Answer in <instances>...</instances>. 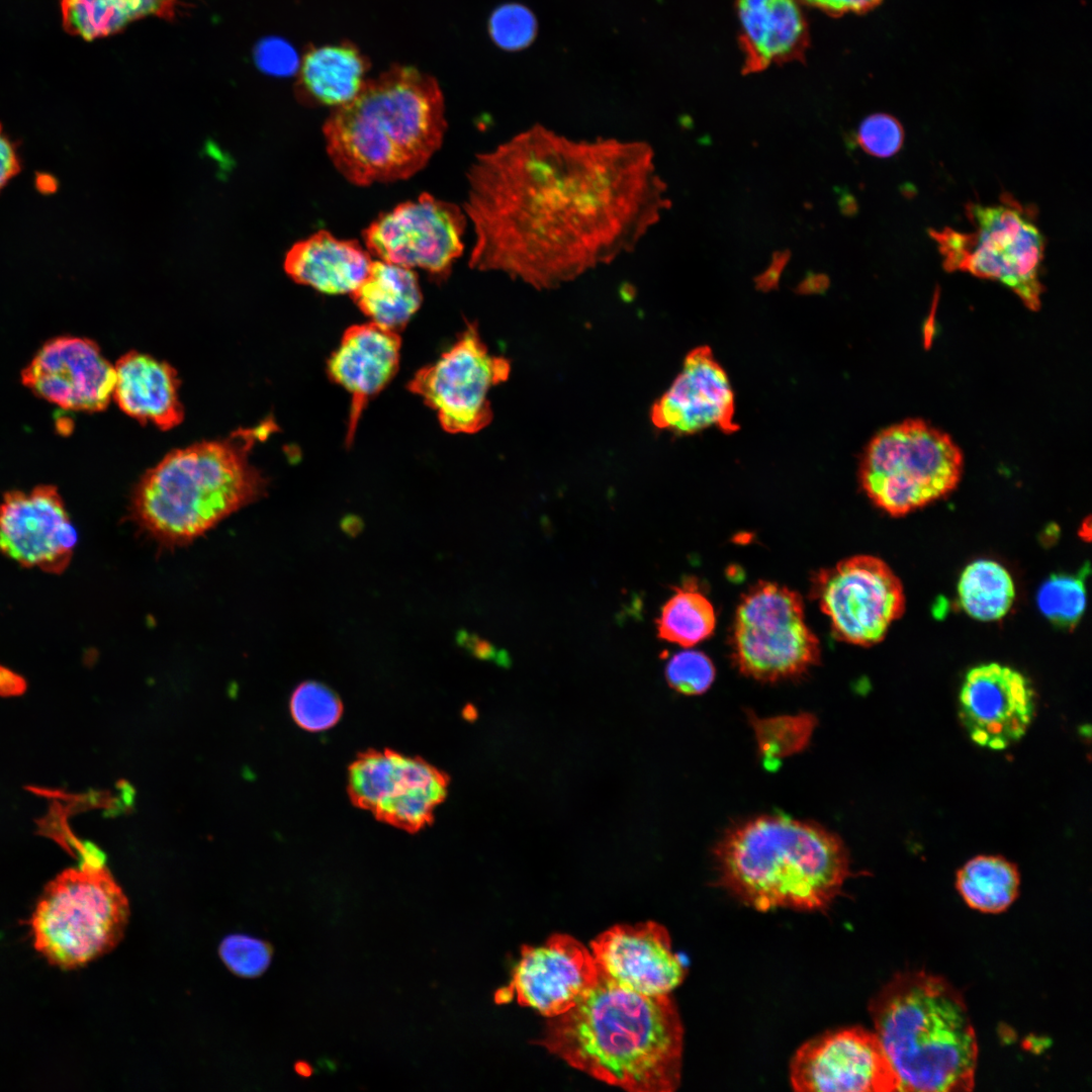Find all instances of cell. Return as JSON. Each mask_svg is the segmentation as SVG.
Segmentation results:
<instances>
[{
    "instance_id": "obj_19",
    "label": "cell",
    "mask_w": 1092,
    "mask_h": 1092,
    "mask_svg": "<svg viewBox=\"0 0 1092 1092\" xmlns=\"http://www.w3.org/2000/svg\"><path fill=\"white\" fill-rule=\"evenodd\" d=\"M31 391L65 410L99 412L112 395L114 366L87 339L59 337L47 342L22 372Z\"/></svg>"
},
{
    "instance_id": "obj_8",
    "label": "cell",
    "mask_w": 1092,
    "mask_h": 1092,
    "mask_svg": "<svg viewBox=\"0 0 1092 1092\" xmlns=\"http://www.w3.org/2000/svg\"><path fill=\"white\" fill-rule=\"evenodd\" d=\"M128 917V901L107 869L80 863L47 885L29 924L35 949L70 970L114 948Z\"/></svg>"
},
{
    "instance_id": "obj_14",
    "label": "cell",
    "mask_w": 1092,
    "mask_h": 1092,
    "mask_svg": "<svg viewBox=\"0 0 1092 1092\" xmlns=\"http://www.w3.org/2000/svg\"><path fill=\"white\" fill-rule=\"evenodd\" d=\"M348 782L359 807L408 831L431 821L448 786L446 777L425 760L390 750L359 756L350 766Z\"/></svg>"
},
{
    "instance_id": "obj_42",
    "label": "cell",
    "mask_w": 1092,
    "mask_h": 1092,
    "mask_svg": "<svg viewBox=\"0 0 1092 1092\" xmlns=\"http://www.w3.org/2000/svg\"><path fill=\"white\" fill-rule=\"evenodd\" d=\"M790 258V250L775 251L768 267L754 278L756 289L763 292L777 289L781 275Z\"/></svg>"
},
{
    "instance_id": "obj_36",
    "label": "cell",
    "mask_w": 1092,
    "mask_h": 1092,
    "mask_svg": "<svg viewBox=\"0 0 1092 1092\" xmlns=\"http://www.w3.org/2000/svg\"><path fill=\"white\" fill-rule=\"evenodd\" d=\"M272 947L269 943L244 934L225 937L219 945V956L226 968L243 978H257L270 965Z\"/></svg>"
},
{
    "instance_id": "obj_18",
    "label": "cell",
    "mask_w": 1092,
    "mask_h": 1092,
    "mask_svg": "<svg viewBox=\"0 0 1092 1092\" xmlns=\"http://www.w3.org/2000/svg\"><path fill=\"white\" fill-rule=\"evenodd\" d=\"M1034 691L1018 670L996 662L971 668L959 695L960 718L971 739L1001 750L1027 731L1035 711Z\"/></svg>"
},
{
    "instance_id": "obj_22",
    "label": "cell",
    "mask_w": 1092,
    "mask_h": 1092,
    "mask_svg": "<svg viewBox=\"0 0 1092 1092\" xmlns=\"http://www.w3.org/2000/svg\"><path fill=\"white\" fill-rule=\"evenodd\" d=\"M400 353L398 333L374 323L350 327L328 363L333 381L352 396L346 444L351 445L363 410L395 375Z\"/></svg>"
},
{
    "instance_id": "obj_2",
    "label": "cell",
    "mask_w": 1092,
    "mask_h": 1092,
    "mask_svg": "<svg viewBox=\"0 0 1092 1092\" xmlns=\"http://www.w3.org/2000/svg\"><path fill=\"white\" fill-rule=\"evenodd\" d=\"M600 974L582 1000L549 1018L536 1043L609 1085L632 1092L675 1090L684 1028L674 1002L668 994H643Z\"/></svg>"
},
{
    "instance_id": "obj_23",
    "label": "cell",
    "mask_w": 1092,
    "mask_h": 1092,
    "mask_svg": "<svg viewBox=\"0 0 1092 1092\" xmlns=\"http://www.w3.org/2000/svg\"><path fill=\"white\" fill-rule=\"evenodd\" d=\"M743 74L803 61L810 36L797 0H736Z\"/></svg>"
},
{
    "instance_id": "obj_33",
    "label": "cell",
    "mask_w": 1092,
    "mask_h": 1092,
    "mask_svg": "<svg viewBox=\"0 0 1092 1092\" xmlns=\"http://www.w3.org/2000/svg\"><path fill=\"white\" fill-rule=\"evenodd\" d=\"M752 720L759 750L767 758L778 759L802 750L816 725V719L807 713Z\"/></svg>"
},
{
    "instance_id": "obj_37",
    "label": "cell",
    "mask_w": 1092,
    "mask_h": 1092,
    "mask_svg": "<svg viewBox=\"0 0 1092 1092\" xmlns=\"http://www.w3.org/2000/svg\"><path fill=\"white\" fill-rule=\"evenodd\" d=\"M905 132L900 121L887 113H874L859 124L857 144L867 153L878 158L896 155L904 144Z\"/></svg>"
},
{
    "instance_id": "obj_34",
    "label": "cell",
    "mask_w": 1092,
    "mask_h": 1092,
    "mask_svg": "<svg viewBox=\"0 0 1092 1092\" xmlns=\"http://www.w3.org/2000/svg\"><path fill=\"white\" fill-rule=\"evenodd\" d=\"M290 710L294 721L308 731L333 727L341 717L342 704L338 696L317 681H304L292 693Z\"/></svg>"
},
{
    "instance_id": "obj_46",
    "label": "cell",
    "mask_w": 1092,
    "mask_h": 1092,
    "mask_svg": "<svg viewBox=\"0 0 1092 1092\" xmlns=\"http://www.w3.org/2000/svg\"><path fill=\"white\" fill-rule=\"evenodd\" d=\"M342 530L349 536H356L363 528V522L356 516H347L341 521Z\"/></svg>"
},
{
    "instance_id": "obj_17",
    "label": "cell",
    "mask_w": 1092,
    "mask_h": 1092,
    "mask_svg": "<svg viewBox=\"0 0 1092 1092\" xmlns=\"http://www.w3.org/2000/svg\"><path fill=\"white\" fill-rule=\"evenodd\" d=\"M78 534L56 486L12 490L0 503V552L23 567L60 574Z\"/></svg>"
},
{
    "instance_id": "obj_29",
    "label": "cell",
    "mask_w": 1092,
    "mask_h": 1092,
    "mask_svg": "<svg viewBox=\"0 0 1092 1092\" xmlns=\"http://www.w3.org/2000/svg\"><path fill=\"white\" fill-rule=\"evenodd\" d=\"M956 884L970 907L998 913L1016 899L1019 873L1015 864L1002 856L979 855L958 872Z\"/></svg>"
},
{
    "instance_id": "obj_31",
    "label": "cell",
    "mask_w": 1092,
    "mask_h": 1092,
    "mask_svg": "<svg viewBox=\"0 0 1092 1092\" xmlns=\"http://www.w3.org/2000/svg\"><path fill=\"white\" fill-rule=\"evenodd\" d=\"M716 626L712 603L699 590L677 588L665 602L656 620L662 640L691 647L709 638Z\"/></svg>"
},
{
    "instance_id": "obj_4",
    "label": "cell",
    "mask_w": 1092,
    "mask_h": 1092,
    "mask_svg": "<svg viewBox=\"0 0 1092 1092\" xmlns=\"http://www.w3.org/2000/svg\"><path fill=\"white\" fill-rule=\"evenodd\" d=\"M269 429L265 424L168 453L139 481L130 519L161 546L177 547L259 499L267 481L249 452Z\"/></svg>"
},
{
    "instance_id": "obj_5",
    "label": "cell",
    "mask_w": 1092,
    "mask_h": 1092,
    "mask_svg": "<svg viewBox=\"0 0 1092 1092\" xmlns=\"http://www.w3.org/2000/svg\"><path fill=\"white\" fill-rule=\"evenodd\" d=\"M714 855L721 885L759 911L824 908L850 875L847 849L836 834L780 815L730 828Z\"/></svg>"
},
{
    "instance_id": "obj_24",
    "label": "cell",
    "mask_w": 1092,
    "mask_h": 1092,
    "mask_svg": "<svg viewBox=\"0 0 1092 1092\" xmlns=\"http://www.w3.org/2000/svg\"><path fill=\"white\" fill-rule=\"evenodd\" d=\"M373 260L357 241L322 230L294 244L284 269L297 283L327 294L352 293L366 278Z\"/></svg>"
},
{
    "instance_id": "obj_11",
    "label": "cell",
    "mask_w": 1092,
    "mask_h": 1092,
    "mask_svg": "<svg viewBox=\"0 0 1092 1092\" xmlns=\"http://www.w3.org/2000/svg\"><path fill=\"white\" fill-rule=\"evenodd\" d=\"M812 596L829 618L835 638L864 647L885 638L906 603L899 577L872 555L851 556L819 570Z\"/></svg>"
},
{
    "instance_id": "obj_6",
    "label": "cell",
    "mask_w": 1092,
    "mask_h": 1092,
    "mask_svg": "<svg viewBox=\"0 0 1092 1092\" xmlns=\"http://www.w3.org/2000/svg\"><path fill=\"white\" fill-rule=\"evenodd\" d=\"M876 1035L900 1091H970L978 1046L962 995L923 972L893 978L873 999Z\"/></svg>"
},
{
    "instance_id": "obj_21",
    "label": "cell",
    "mask_w": 1092,
    "mask_h": 1092,
    "mask_svg": "<svg viewBox=\"0 0 1092 1092\" xmlns=\"http://www.w3.org/2000/svg\"><path fill=\"white\" fill-rule=\"evenodd\" d=\"M590 948L604 976L643 994H668L686 977L667 930L654 921L616 924L598 935Z\"/></svg>"
},
{
    "instance_id": "obj_10",
    "label": "cell",
    "mask_w": 1092,
    "mask_h": 1092,
    "mask_svg": "<svg viewBox=\"0 0 1092 1092\" xmlns=\"http://www.w3.org/2000/svg\"><path fill=\"white\" fill-rule=\"evenodd\" d=\"M731 643L738 670L765 682L800 677L821 657L801 596L770 581L755 583L740 600Z\"/></svg>"
},
{
    "instance_id": "obj_43",
    "label": "cell",
    "mask_w": 1092,
    "mask_h": 1092,
    "mask_svg": "<svg viewBox=\"0 0 1092 1092\" xmlns=\"http://www.w3.org/2000/svg\"><path fill=\"white\" fill-rule=\"evenodd\" d=\"M27 685L20 674L0 664V696L16 697L26 691Z\"/></svg>"
},
{
    "instance_id": "obj_32",
    "label": "cell",
    "mask_w": 1092,
    "mask_h": 1092,
    "mask_svg": "<svg viewBox=\"0 0 1092 1092\" xmlns=\"http://www.w3.org/2000/svg\"><path fill=\"white\" fill-rule=\"evenodd\" d=\"M1088 566L1076 573L1053 574L1039 586L1036 604L1040 613L1053 624L1073 629L1086 608L1085 577Z\"/></svg>"
},
{
    "instance_id": "obj_40",
    "label": "cell",
    "mask_w": 1092,
    "mask_h": 1092,
    "mask_svg": "<svg viewBox=\"0 0 1092 1092\" xmlns=\"http://www.w3.org/2000/svg\"><path fill=\"white\" fill-rule=\"evenodd\" d=\"M808 5L818 8L830 16H842L846 13L862 14L876 8L882 0H803Z\"/></svg>"
},
{
    "instance_id": "obj_3",
    "label": "cell",
    "mask_w": 1092,
    "mask_h": 1092,
    "mask_svg": "<svg viewBox=\"0 0 1092 1092\" xmlns=\"http://www.w3.org/2000/svg\"><path fill=\"white\" fill-rule=\"evenodd\" d=\"M445 103L438 82L408 66H392L366 80L324 123L327 153L357 186L407 179L442 145Z\"/></svg>"
},
{
    "instance_id": "obj_28",
    "label": "cell",
    "mask_w": 1092,
    "mask_h": 1092,
    "mask_svg": "<svg viewBox=\"0 0 1092 1092\" xmlns=\"http://www.w3.org/2000/svg\"><path fill=\"white\" fill-rule=\"evenodd\" d=\"M181 0H62L65 30L84 40L114 34L148 16L172 19Z\"/></svg>"
},
{
    "instance_id": "obj_27",
    "label": "cell",
    "mask_w": 1092,
    "mask_h": 1092,
    "mask_svg": "<svg viewBox=\"0 0 1092 1092\" xmlns=\"http://www.w3.org/2000/svg\"><path fill=\"white\" fill-rule=\"evenodd\" d=\"M371 322L398 333L422 303V291L413 269L373 261L366 278L351 293Z\"/></svg>"
},
{
    "instance_id": "obj_1",
    "label": "cell",
    "mask_w": 1092,
    "mask_h": 1092,
    "mask_svg": "<svg viewBox=\"0 0 1092 1092\" xmlns=\"http://www.w3.org/2000/svg\"><path fill=\"white\" fill-rule=\"evenodd\" d=\"M466 179L469 267L537 290L632 253L671 206L647 142L541 123L477 154Z\"/></svg>"
},
{
    "instance_id": "obj_35",
    "label": "cell",
    "mask_w": 1092,
    "mask_h": 1092,
    "mask_svg": "<svg viewBox=\"0 0 1092 1092\" xmlns=\"http://www.w3.org/2000/svg\"><path fill=\"white\" fill-rule=\"evenodd\" d=\"M715 673L712 660L698 650L675 653L668 660L664 671L668 686L686 696L704 694L712 686Z\"/></svg>"
},
{
    "instance_id": "obj_7",
    "label": "cell",
    "mask_w": 1092,
    "mask_h": 1092,
    "mask_svg": "<svg viewBox=\"0 0 1092 1092\" xmlns=\"http://www.w3.org/2000/svg\"><path fill=\"white\" fill-rule=\"evenodd\" d=\"M972 231L949 226L928 230L947 272H966L997 281L1013 291L1027 306L1041 304L1040 280L1045 238L1037 224V210L1004 192L997 202L966 204Z\"/></svg>"
},
{
    "instance_id": "obj_13",
    "label": "cell",
    "mask_w": 1092,
    "mask_h": 1092,
    "mask_svg": "<svg viewBox=\"0 0 1092 1092\" xmlns=\"http://www.w3.org/2000/svg\"><path fill=\"white\" fill-rule=\"evenodd\" d=\"M467 223L462 207L422 193L381 213L363 231V240L381 261L444 279L463 253Z\"/></svg>"
},
{
    "instance_id": "obj_41",
    "label": "cell",
    "mask_w": 1092,
    "mask_h": 1092,
    "mask_svg": "<svg viewBox=\"0 0 1092 1092\" xmlns=\"http://www.w3.org/2000/svg\"><path fill=\"white\" fill-rule=\"evenodd\" d=\"M21 169L15 144L4 132L0 123V191Z\"/></svg>"
},
{
    "instance_id": "obj_38",
    "label": "cell",
    "mask_w": 1092,
    "mask_h": 1092,
    "mask_svg": "<svg viewBox=\"0 0 1092 1092\" xmlns=\"http://www.w3.org/2000/svg\"><path fill=\"white\" fill-rule=\"evenodd\" d=\"M492 39L503 49L519 50L528 46L536 31L532 13L525 7L509 4L496 9L489 20Z\"/></svg>"
},
{
    "instance_id": "obj_30",
    "label": "cell",
    "mask_w": 1092,
    "mask_h": 1092,
    "mask_svg": "<svg viewBox=\"0 0 1092 1092\" xmlns=\"http://www.w3.org/2000/svg\"><path fill=\"white\" fill-rule=\"evenodd\" d=\"M961 607L972 618L992 622L1010 610L1015 587L1010 573L1000 563L978 559L962 572L958 583Z\"/></svg>"
},
{
    "instance_id": "obj_47",
    "label": "cell",
    "mask_w": 1092,
    "mask_h": 1092,
    "mask_svg": "<svg viewBox=\"0 0 1092 1092\" xmlns=\"http://www.w3.org/2000/svg\"><path fill=\"white\" fill-rule=\"evenodd\" d=\"M295 1070L299 1075L303 1077H308L312 1074V1068L304 1062H298L295 1066Z\"/></svg>"
},
{
    "instance_id": "obj_44",
    "label": "cell",
    "mask_w": 1092,
    "mask_h": 1092,
    "mask_svg": "<svg viewBox=\"0 0 1092 1092\" xmlns=\"http://www.w3.org/2000/svg\"><path fill=\"white\" fill-rule=\"evenodd\" d=\"M829 285L826 274L809 272L805 279L798 285L797 291L801 293L823 292Z\"/></svg>"
},
{
    "instance_id": "obj_9",
    "label": "cell",
    "mask_w": 1092,
    "mask_h": 1092,
    "mask_svg": "<svg viewBox=\"0 0 1092 1092\" xmlns=\"http://www.w3.org/2000/svg\"><path fill=\"white\" fill-rule=\"evenodd\" d=\"M963 463L961 449L945 432L922 420H906L871 440L858 476L876 507L902 517L951 492Z\"/></svg>"
},
{
    "instance_id": "obj_45",
    "label": "cell",
    "mask_w": 1092,
    "mask_h": 1092,
    "mask_svg": "<svg viewBox=\"0 0 1092 1092\" xmlns=\"http://www.w3.org/2000/svg\"><path fill=\"white\" fill-rule=\"evenodd\" d=\"M837 194H838V202L837 203H838L840 212L844 216H852V215H854L857 212V203H856V200L853 197V195L851 193H849L848 190L845 189V188L844 189L839 188L837 190Z\"/></svg>"
},
{
    "instance_id": "obj_39",
    "label": "cell",
    "mask_w": 1092,
    "mask_h": 1092,
    "mask_svg": "<svg viewBox=\"0 0 1092 1092\" xmlns=\"http://www.w3.org/2000/svg\"><path fill=\"white\" fill-rule=\"evenodd\" d=\"M255 61L258 67L275 76H287L298 68L295 51L289 43L279 38H268L258 43L255 49Z\"/></svg>"
},
{
    "instance_id": "obj_26",
    "label": "cell",
    "mask_w": 1092,
    "mask_h": 1092,
    "mask_svg": "<svg viewBox=\"0 0 1092 1092\" xmlns=\"http://www.w3.org/2000/svg\"><path fill=\"white\" fill-rule=\"evenodd\" d=\"M368 68L367 58L350 42L314 47L299 65V86L309 100L335 108L360 91Z\"/></svg>"
},
{
    "instance_id": "obj_20",
    "label": "cell",
    "mask_w": 1092,
    "mask_h": 1092,
    "mask_svg": "<svg viewBox=\"0 0 1092 1092\" xmlns=\"http://www.w3.org/2000/svg\"><path fill=\"white\" fill-rule=\"evenodd\" d=\"M734 393L726 371L708 346L686 356L682 369L650 410L652 424L660 430L690 435L709 427L726 434L736 432Z\"/></svg>"
},
{
    "instance_id": "obj_15",
    "label": "cell",
    "mask_w": 1092,
    "mask_h": 1092,
    "mask_svg": "<svg viewBox=\"0 0 1092 1092\" xmlns=\"http://www.w3.org/2000/svg\"><path fill=\"white\" fill-rule=\"evenodd\" d=\"M599 967L576 938L556 933L537 946L524 945L511 983L494 994L497 1004L515 997L545 1017L559 1016L582 1000L600 980Z\"/></svg>"
},
{
    "instance_id": "obj_16",
    "label": "cell",
    "mask_w": 1092,
    "mask_h": 1092,
    "mask_svg": "<svg viewBox=\"0 0 1092 1092\" xmlns=\"http://www.w3.org/2000/svg\"><path fill=\"white\" fill-rule=\"evenodd\" d=\"M790 1078L796 1091H900L876 1033L859 1027L815 1037L793 1058Z\"/></svg>"
},
{
    "instance_id": "obj_25",
    "label": "cell",
    "mask_w": 1092,
    "mask_h": 1092,
    "mask_svg": "<svg viewBox=\"0 0 1092 1092\" xmlns=\"http://www.w3.org/2000/svg\"><path fill=\"white\" fill-rule=\"evenodd\" d=\"M113 397L128 416L167 430L183 420L177 372L167 363L128 352L114 366Z\"/></svg>"
},
{
    "instance_id": "obj_12",
    "label": "cell",
    "mask_w": 1092,
    "mask_h": 1092,
    "mask_svg": "<svg viewBox=\"0 0 1092 1092\" xmlns=\"http://www.w3.org/2000/svg\"><path fill=\"white\" fill-rule=\"evenodd\" d=\"M510 371V361L490 354L476 324H468L457 342L418 371L407 387L437 413L445 431L474 434L491 422L488 392L506 381Z\"/></svg>"
}]
</instances>
